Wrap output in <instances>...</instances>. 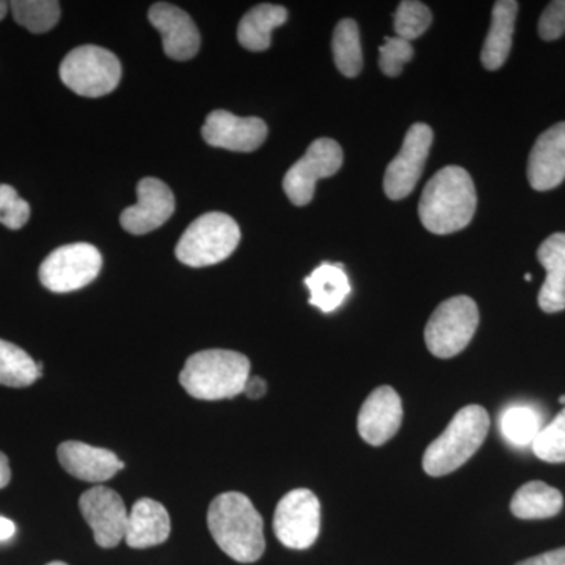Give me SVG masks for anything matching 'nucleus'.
I'll use <instances>...</instances> for the list:
<instances>
[{
	"label": "nucleus",
	"instance_id": "nucleus-40",
	"mask_svg": "<svg viewBox=\"0 0 565 565\" xmlns=\"http://www.w3.org/2000/svg\"><path fill=\"white\" fill-rule=\"evenodd\" d=\"M525 280H526V281H531V280H533V275H531V274H526V275H525Z\"/></svg>",
	"mask_w": 565,
	"mask_h": 565
},
{
	"label": "nucleus",
	"instance_id": "nucleus-19",
	"mask_svg": "<svg viewBox=\"0 0 565 565\" xmlns=\"http://www.w3.org/2000/svg\"><path fill=\"white\" fill-rule=\"evenodd\" d=\"M172 523L167 509L151 498H141L129 511L126 544L131 548H150L169 539Z\"/></svg>",
	"mask_w": 565,
	"mask_h": 565
},
{
	"label": "nucleus",
	"instance_id": "nucleus-2",
	"mask_svg": "<svg viewBox=\"0 0 565 565\" xmlns=\"http://www.w3.org/2000/svg\"><path fill=\"white\" fill-rule=\"evenodd\" d=\"M478 195L470 173L462 167H445L424 188L418 214L434 234L460 232L473 221Z\"/></svg>",
	"mask_w": 565,
	"mask_h": 565
},
{
	"label": "nucleus",
	"instance_id": "nucleus-7",
	"mask_svg": "<svg viewBox=\"0 0 565 565\" xmlns=\"http://www.w3.org/2000/svg\"><path fill=\"white\" fill-rule=\"evenodd\" d=\"M61 79L70 90L87 98L109 95L121 79V63L104 47L85 44L63 58Z\"/></svg>",
	"mask_w": 565,
	"mask_h": 565
},
{
	"label": "nucleus",
	"instance_id": "nucleus-9",
	"mask_svg": "<svg viewBox=\"0 0 565 565\" xmlns=\"http://www.w3.org/2000/svg\"><path fill=\"white\" fill-rule=\"evenodd\" d=\"M343 159V150L338 141L327 137L315 140L282 180V189L291 203L307 206L313 200L318 181L340 172Z\"/></svg>",
	"mask_w": 565,
	"mask_h": 565
},
{
	"label": "nucleus",
	"instance_id": "nucleus-24",
	"mask_svg": "<svg viewBox=\"0 0 565 565\" xmlns=\"http://www.w3.org/2000/svg\"><path fill=\"white\" fill-rule=\"evenodd\" d=\"M564 505L563 493L545 482L533 481L520 487L511 501L516 519L544 520L559 514Z\"/></svg>",
	"mask_w": 565,
	"mask_h": 565
},
{
	"label": "nucleus",
	"instance_id": "nucleus-12",
	"mask_svg": "<svg viewBox=\"0 0 565 565\" xmlns=\"http://www.w3.org/2000/svg\"><path fill=\"white\" fill-rule=\"evenodd\" d=\"M79 509L102 548H115L126 537L129 511L120 494L109 487H92L82 493Z\"/></svg>",
	"mask_w": 565,
	"mask_h": 565
},
{
	"label": "nucleus",
	"instance_id": "nucleus-20",
	"mask_svg": "<svg viewBox=\"0 0 565 565\" xmlns=\"http://www.w3.org/2000/svg\"><path fill=\"white\" fill-rule=\"evenodd\" d=\"M537 259L546 270L539 307L545 313H559L565 310V233H555L545 239L539 247Z\"/></svg>",
	"mask_w": 565,
	"mask_h": 565
},
{
	"label": "nucleus",
	"instance_id": "nucleus-31",
	"mask_svg": "<svg viewBox=\"0 0 565 565\" xmlns=\"http://www.w3.org/2000/svg\"><path fill=\"white\" fill-rule=\"evenodd\" d=\"M414 55L415 51L411 41H405L399 36H392V39L388 36L381 46L379 66L385 76L397 77L403 73L405 63L411 62Z\"/></svg>",
	"mask_w": 565,
	"mask_h": 565
},
{
	"label": "nucleus",
	"instance_id": "nucleus-39",
	"mask_svg": "<svg viewBox=\"0 0 565 565\" xmlns=\"http://www.w3.org/2000/svg\"><path fill=\"white\" fill-rule=\"evenodd\" d=\"M47 565H68V564L62 563V561H54V563H51Z\"/></svg>",
	"mask_w": 565,
	"mask_h": 565
},
{
	"label": "nucleus",
	"instance_id": "nucleus-41",
	"mask_svg": "<svg viewBox=\"0 0 565 565\" xmlns=\"http://www.w3.org/2000/svg\"><path fill=\"white\" fill-rule=\"evenodd\" d=\"M559 403L565 405V396H561Z\"/></svg>",
	"mask_w": 565,
	"mask_h": 565
},
{
	"label": "nucleus",
	"instance_id": "nucleus-14",
	"mask_svg": "<svg viewBox=\"0 0 565 565\" xmlns=\"http://www.w3.org/2000/svg\"><path fill=\"white\" fill-rule=\"evenodd\" d=\"M139 202L121 212V226L131 234H147L161 228L174 212L172 189L156 178H143L137 184Z\"/></svg>",
	"mask_w": 565,
	"mask_h": 565
},
{
	"label": "nucleus",
	"instance_id": "nucleus-6",
	"mask_svg": "<svg viewBox=\"0 0 565 565\" xmlns=\"http://www.w3.org/2000/svg\"><path fill=\"white\" fill-rule=\"evenodd\" d=\"M479 326L478 305L471 297L456 296L438 305L424 330L427 349L438 359H452L473 340Z\"/></svg>",
	"mask_w": 565,
	"mask_h": 565
},
{
	"label": "nucleus",
	"instance_id": "nucleus-28",
	"mask_svg": "<svg viewBox=\"0 0 565 565\" xmlns=\"http://www.w3.org/2000/svg\"><path fill=\"white\" fill-rule=\"evenodd\" d=\"M501 433L515 446L533 445L542 430L541 415L531 407L515 405L501 415Z\"/></svg>",
	"mask_w": 565,
	"mask_h": 565
},
{
	"label": "nucleus",
	"instance_id": "nucleus-37",
	"mask_svg": "<svg viewBox=\"0 0 565 565\" xmlns=\"http://www.w3.org/2000/svg\"><path fill=\"white\" fill-rule=\"evenodd\" d=\"M14 531H17L14 523L6 519V516H0V542L9 541V539L13 537Z\"/></svg>",
	"mask_w": 565,
	"mask_h": 565
},
{
	"label": "nucleus",
	"instance_id": "nucleus-29",
	"mask_svg": "<svg viewBox=\"0 0 565 565\" xmlns=\"http://www.w3.org/2000/svg\"><path fill=\"white\" fill-rule=\"evenodd\" d=\"M433 24V13L418 0H404L394 13V32L405 41L419 39Z\"/></svg>",
	"mask_w": 565,
	"mask_h": 565
},
{
	"label": "nucleus",
	"instance_id": "nucleus-10",
	"mask_svg": "<svg viewBox=\"0 0 565 565\" xmlns=\"http://www.w3.org/2000/svg\"><path fill=\"white\" fill-rule=\"evenodd\" d=\"M274 531L278 541L288 548H310L321 531V503L318 497L308 489L286 493L275 509Z\"/></svg>",
	"mask_w": 565,
	"mask_h": 565
},
{
	"label": "nucleus",
	"instance_id": "nucleus-3",
	"mask_svg": "<svg viewBox=\"0 0 565 565\" xmlns=\"http://www.w3.org/2000/svg\"><path fill=\"white\" fill-rule=\"evenodd\" d=\"M250 367V360L244 353L210 349L185 360L180 384L195 399H232L244 393Z\"/></svg>",
	"mask_w": 565,
	"mask_h": 565
},
{
	"label": "nucleus",
	"instance_id": "nucleus-15",
	"mask_svg": "<svg viewBox=\"0 0 565 565\" xmlns=\"http://www.w3.org/2000/svg\"><path fill=\"white\" fill-rule=\"evenodd\" d=\"M152 28L162 36L163 52L173 61L185 62L195 57L200 51L199 29L192 18L172 3L159 2L148 13Z\"/></svg>",
	"mask_w": 565,
	"mask_h": 565
},
{
	"label": "nucleus",
	"instance_id": "nucleus-35",
	"mask_svg": "<svg viewBox=\"0 0 565 565\" xmlns=\"http://www.w3.org/2000/svg\"><path fill=\"white\" fill-rule=\"evenodd\" d=\"M266 382L262 377L248 379L247 385H245L244 393L247 394L250 399H259L266 394Z\"/></svg>",
	"mask_w": 565,
	"mask_h": 565
},
{
	"label": "nucleus",
	"instance_id": "nucleus-18",
	"mask_svg": "<svg viewBox=\"0 0 565 565\" xmlns=\"http://www.w3.org/2000/svg\"><path fill=\"white\" fill-rule=\"evenodd\" d=\"M57 456L58 462L71 476L93 484L109 481L125 468L115 452L81 441H65L58 446Z\"/></svg>",
	"mask_w": 565,
	"mask_h": 565
},
{
	"label": "nucleus",
	"instance_id": "nucleus-25",
	"mask_svg": "<svg viewBox=\"0 0 565 565\" xmlns=\"http://www.w3.org/2000/svg\"><path fill=\"white\" fill-rule=\"evenodd\" d=\"M43 374V364L17 344L0 340V385L25 388L35 384Z\"/></svg>",
	"mask_w": 565,
	"mask_h": 565
},
{
	"label": "nucleus",
	"instance_id": "nucleus-23",
	"mask_svg": "<svg viewBox=\"0 0 565 565\" xmlns=\"http://www.w3.org/2000/svg\"><path fill=\"white\" fill-rule=\"evenodd\" d=\"M288 21V10L273 3L253 7L239 22L237 40L245 50L262 52L269 50L275 29Z\"/></svg>",
	"mask_w": 565,
	"mask_h": 565
},
{
	"label": "nucleus",
	"instance_id": "nucleus-4",
	"mask_svg": "<svg viewBox=\"0 0 565 565\" xmlns=\"http://www.w3.org/2000/svg\"><path fill=\"white\" fill-rule=\"evenodd\" d=\"M490 418L481 405H467L457 412L445 433L427 446L423 468L427 475L440 478L462 467L484 444Z\"/></svg>",
	"mask_w": 565,
	"mask_h": 565
},
{
	"label": "nucleus",
	"instance_id": "nucleus-26",
	"mask_svg": "<svg viewBox=\"0 0 565 565\" xmlns=\"http://www.w3.org/2000/svg\"><path fill=\"white\" fill-rule=\"evenodd\" d=\"M332 50L334 65L345 77H356L363 68L362 41L359 24L353 20L338 22L334 28Z\"/></svg>",
	"mask_w": 565,
	"mask_h": 565
},
{
	"label": "nucleus",
	"instance_id": "nucleus-27",
	"mask_svg": "<svg viewBox=\"0 0 565 565\" xmlns=\"http://www.w3.org/2000/svg\"><path fill=\"white\" fill-rule=\"evenodd\" d=\"M10 7L14 21L32 33L50 32L61 20V3L55 0H14Z\"/></svg>",
	"mask_w": 565,
	"mask_h": 565
},
{
	"label": "nucleus",
	"instance_id": "nucleus-21",
	"mask_svg": "<svg viewBox=\"0 0 565 565\" xmlns=\"http://www.w3.org/2000/svg\"><path fill=\"white\" fill-rule=\"evenodd\" d=\"M519 2L498 0L492 10V24L481 51V62L486 70L497 71L508 61L514 39Z\"/></svg>",
	"mask_w": 565,
	"mask_h": 565
},
{
	"label": "nucleus",
	"instance_id": "nucleus-1",
	"mask_svg": "<svg viewBox=\"0 0 565 565\" xmlns=\"http://www.w3.org/2000/svg\"><path fill=\"white\" fill-rule=\"evenodd\" d=\"M207 527L215 544L237 563H256L266 552L263 516L243 493L214 498L207 511Z\"/></svg>",
	"mask_w": 565,
	"mask_h": 565
},
{
	"label": "nucleus",
	"instance_id": "nucleus-8",
	"mask_svg": "<svg viewBox=\"0 0 565 565\" xmlns=\"http://www.w3.org/2000/svg\"><path fill=\"white\" fill-rule=\"evenodd\" d=\"M103 256L92 244H70L57 248L40 266V281L52 292L77 291L102 273Z\"/></svg>",
	"mask_w": 565,
	"mask_h": 565
},
{
	"label": "nucleus",
	"instance_id": "nucleus-13",
	"mask_svg": "<svg viewBox=\"0 0 565 565\" xmlns=\"http://www.w3.org/2000/svg\"><path fill=\"white\" fill-rule=\"evenodd\" d=\"M202 134L211 147L252 152L258 150L266 141L267 125L262 118H243L232 111L214 110L207 115Z\"/></svg>",
	"mask_w": 565,
	"mask_h": 565
},
{
	"label": "nucleus",
	"instance_id": "nucleus-34",
	"mask_svg": "<svg viewBox=\"0 0 565 565\" xmlns=\"http://www.w3.org/2000/svg\"><path fill=\"white\" fill-rule=\"evenodd\" d=\"M515 565H565V546L542 553V555L530 557Z\"/></svg>",
	"mask_w": 565,
	"mask_h": 565
},
{
	"label": "nucleus",
	"instance_id": "nucleus-36",
	"mask_svg": "<svg viewBox=\"0 0 565 565\" xmlns=\"http://www.w3.org/2000/svg\"><path fill=\"white\" fill-rule=\"evenodd\" d=\"M11 479V470L9 463V457L0 452V489L9 486Z\"/></svg>",
	"mask_w": 565,
	"mask_h": 565
},
{
	"label": "nucleus",
	"instance_id": "nucleus-38",
	"mask_svg": "<svg viewBox=\"0 0 565 565\" xmlns=\"http://www.w3.org/2000/svg\"><path fill=\"white\" fill-rule=\"evenodd\" d=\"M7 11H9V6H7L6 2H2V0H0V21H2L3 18H6Z\"/></svg>",
	"mask_w": 565,
	"mask_h": 565
},
{
	"label": "nucleus",
	"instance_id": "nucleus-22",
	"mask_svg": "<svg viewBox=\"0 0 565 565\" xmlns=\"http://www.w3.org/2000/svg\"><path fill=\"white\" fill-rule=\"evenodd\" d=\"M305 286L310 289V305L322 313L338 310L352 291L343 264H321L305 278Z\"/></svg>",
	"mask_w": 565,
	"mask_h": 565
},
{
	"label": "nucleus",
	"instance_id": "nucleus-11",
	"mask_svg": "<svg viewBox=\"0 0 565 565\" xmlns=\"http://www.w3.org/2000/svg\"><path fill=\"white\" fill-rule=\"evenodd\" d=\"M433 128L426 122L411 126L399 154L386 167L384 189L390 200H403L411 195L424 172L430 147H433Z\"/></svg>",
	"mask_w": 565,
	"mask_h": 565
},
{
	"label": "nucleus",
	"instance_id": "nucleus-30",
	"mask_svg": "<svg viewBox=\"0 0 565 565\" xmlns=\"http://www.w3.org/2000/svg\"><path fill=\"white\" fill-rule=\"evenodd\" d=\"M533 446L534 455L548 463L565 462V408L552 423L542 427Z\"/></svg>",
	"mask_w": 565,
	"mask_h": 565
},
{
	"label": "nucleus",
	"instance_id": "nucleus-32",
	"mask_svg": "<svg viewBox=\"0 0 565 565\" xmlns=\"http://www.w3.org/2000/svg\"><path fill=\"white\" fill-rule=\"evenodd\" d=\"M31 217V206L11 185L0 184V223L9 230H21Z\"/></svg>",
	"mask_w": 565,
	"mask_h": 565
},
{
	"label": "nucleus",
	"instance_id": "nucleus-5",
	"mask_svg": "<svg viewBox=\"0 0 565 565\" xmlns=\"http://www.w3.org/2000/svg\"><path fill=\"white\" fill-rule=\"evenodd\" d=\"M241 241V228L223 212H207L192 222L177 245V258L189 267L225 262Z\"/></svg>",
	"mask_w": 565,
	"mask_h": 565
},
{
	"label": "nucleus",
	"instance_id": "nucleus-16",
	"mask_svg": "<svg viewBox=\"0 0 565 565\" xmlns=\"http://www.w3.org/2000/svg\"><path fill=\"white\" fill-rule=\"evenodd\" d=\"M403 418L399 394L394 392L392 386H379L360 408V437L371 446L385 445L397 434Z\"/></svg>",
	"mask_w": 565,
	"mask_h": 565
},
{
	"label": "nucleus",
	"instance_id": "nucleus-17",
	"mask_svg": "<svg viewBox=\"0 0 565 565\" xmlns=\"http://www.w3.org/2000/svg\"><path fill=\"white\" fill-rule=\"evenodd\" d=\"M527 181L539 192L552 191L565 181V121L535 140L527 159Z\"/></svg>",
	"mask_w": 565,
	"mask_h": 565
},
{
	"label": "nucleus",
	"instance_id": "nucleus-33",
	"mask_svg": "<svg viewBox=\"0 0 565 565\" xmlns=\"http://www.w3.org/2000/svg\"><path fill=\"white\" fill-rule=\"evenodd\" d=\"M565 33V0H555L539 20V35L545 41H555Z\"/></svg>",
	"mask_w": 565,
	"mask_h": 565
}]
</instances>
